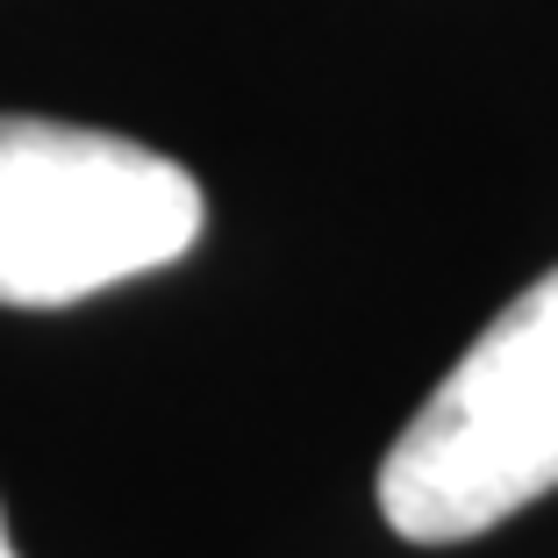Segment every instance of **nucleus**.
Wrapping results in <instances>:
<instances>
[{
    "label": "nucleus",
    "instance_id": "nucleus-1",
    "mask_svg": "<svg viewBox=\"0 0 558 558\" xmlns=\"http://www.w3.org/2000/svg\"><path fill=\"white\" fill-rule=\"evenodd\" d=\"M558 487V265L473 337L379 459V509L409 544H465Z\"/></svg>",
    "mask_w": 558,
    "mask_h": 558
},
{
    "label": "nucleus",
    "instance_id": "nucleus-2",
    "mask_svg": "<svg viewBox=\"0 0 558 558\" xmlns=\"http://www.w3.org/2000/svg\"><path fill=\"white\" fill-rule=\"evenodd\" d=\"M208 230L194 172L165 150L44 116H0V301L72 308L180 265Z\"/></svg>",
    "mask_w": 558,
    "mask_h": 558
},
{
    "label": "nucleus",
    "instance_id": "nucleus-3",
    "mask_svg": "<svg viewBox=\"0 0 558 558\" xmlns=\"http://www.w3.org/2000/svg\"><path fill=\"white\" fill-rule=\"evenodd\" d=\"M0 558H22V551H15V544H8V523H0Z\"/></svg>",
    "mask_w": 558,
    "mask_h": 558
}]
</instances>
